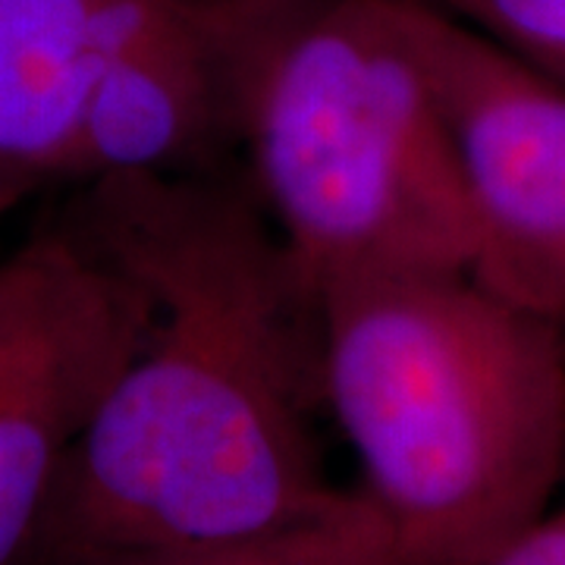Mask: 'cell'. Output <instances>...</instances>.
<instances>
[{"label":"cell","mask_w":565,"mask_h":565,"mask_svg":"<svg viewBox=\"0 0 565 565\" xmlns=\"http://www.w3.org/2000/svg\"><path fill=\"white\" fill-rule=\"evenodd\" d=\"M63 221L148 318L63 465L39 565L255 537L340 503L315 444L321 296L264 204L207 173H114Z\"/></svg>","instance_id":"6da1fadb"},{"label":"cell","mask_w":565,"mask_h":565,"mask_svg":"<svg viewBox=\"0 0 565 565\" xmlns=\"http://www.w3.org/2000/svg\"><path fill=\"white\" fill-rule=\"evenodd\" d=\"M323 408L396 565H462L550 512L565 468V327L471 270L321 292Z\"/></svg>","instance_id":"7a4b0ae2"},{"label":"cell","mask_w":565,"mask_h":565,"mask_svg":"<svg viewBox=\"0 0 565 565\" xmlns=\"http://www.w3.org/2000/svg\"><path fill=\"white\" fill-rule=\"evenodd\" d=\"M239 145L318 296L471 270V211L412 0H239Z\"/></svg>","instance_id":"3957f363"},{"label":"cell","mask_w":565,"mask_h":565,"mask_svg":"<svg viewBox=\"0 0 565 565\" xmlns=\"http://www.w3.org/2000/svg\"><path fill=\"white\" fill-rule=\"evenodd\" d=\"M145 318L139 286L63 217L0 258V565H39L63 465Z\"/></svg>","instance_id":"277c9868"},{"label":"cell","mask_w":565,"mask_h":565,"mask_svg":"<svg viewBox=\"0 0 565 565\" xmlns=\"http://www.w3.org/2000/svg\"><path fill=\"white\" fill-rule=\"evenodd\" d=\"M475 226L471 274L565 327V85L459 17L412 0Z\"/></svg>","instance_id":"5b68a950"},{"label":"cell","mask_w":565,"mask_h":565,"mask_svg":"<svg viewBox=\"0 0 565 565\" xmlns=\"http://www.w3.org/2000/svg\"><path fill=\"white\" fill-rule=\"evenodd\" d=\"M239 141V0H180L107 66L63 180L204 173Z\"/></svg>","instance_id":"8992f818"},{"label":"cell","mask_w":565,"mask_h":565,"mask_svg":"<svg viewBox=\"0 0 565 565\" xmlns=\"http://www.w3.org/2000/svg\"><path fill=\"white\" fill-rule=\"evenodd\" d=\"M180 0H0V173L63 180L107 66Z\"/></svg>","instance_id":"52a82bcc"},{"label":"cell","mask_w":565,"mask_h":565,"mask_svg":"<svg viewBox=\"0 0 565 565\" xmlns=\"http://www.w3.org/2000/svg\"><path fill=\"white\" fill-rule=\"evenodd\" d=\"M63 565H396V541L362 490L327 512L255 537L161 550H122Z\"/></svg>","instance_id":"ba28073f"},{"label":"cell","mask_w":565,"mask_h":565,"mask_svg":"<svg viewBox=\"0 0 565 565\" xmlns=\"http://www.w3.org/2000/svg\"><path fill=\"white\" fill-rule=\"evenodd\" d=\"M462 565H565V505L550 509L505 544Z\"/></svg>","instance_id":"9c48e42d"},{"label":"cell","mask_w":565,"mask_h":565,"mask_svg":"<svg viewBox=\"0 0 565 565\" xmlns=\"http://www.w3.org/2000/svg\"><path fill=\"white\" fill-rule=\"evenodd\" d=\"M22 195H25V189L17 185L10 177H3V173H0V214H3V211H10L13 204L20 202Z\"/></svg>","instance_id":"30bf717a"}]
</instances>
